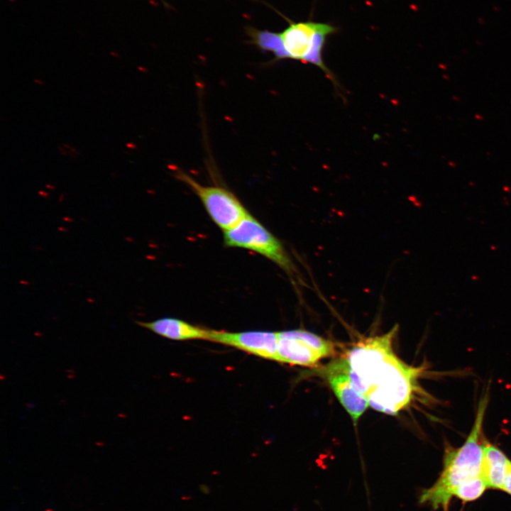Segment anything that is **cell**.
<instances>
[{"label": "cell", "instance_id": "cell-9", "mask_svg": "<svg viewBox=\"0 0 511 511\" xmlns=\"http://www.w3.org/2000/svg\"><path fill=\"white\" fill-rule=\"evenodd\" d=\"M136 323L161 336L172 340H208L209 330L194 326L176 318L164 317L152 322Z\"/></svg>", "mask_w": 511, "mask_h": 511}, {"label": "cell", "instance_id": "cell-17", "mask_svg": "<svg viewBox=\"0 0 511 511\" xmlns=\"http://www.w3.org/2000/svg\"><path fill=\"white\" fill-rule=\"evenodd\" d=\"M109 54L116 58L120 57V55L117 53L116 51H110Z\"/></svg>", "mask_w": 511, "mask_h": 511}, {"label": "cell", "instance_id": "cell-16", "mask_svg": "<svg viewBox=\"0 0 511 511\" xmlns=\"http://www.w3.org/2000/svg\"><path fill=\"white\" fill-rule=\"evenodd\" d=\"M33 82L39 85H43L44 82L42 79L34 78Z\"/></svg>", "mask_w": 511, "mask_h": 511}, {"label": "cell", "instance_id": "cell-15", "mask_svg": "<svg viewBox=\"0 0 511 511\" xmlns=\"http://www.w3.org/2000/svg\"><path fill=\"white\" fill-rule=\"evenodd\" d=\"M126 148H129V149H135V148H136V145L133 143H132V142L127 143L126 144Z\"/></svg>", "mask_w": 511, "mask_h": 511}, {"label": "cell", "instance_id": "cell-18", "mask_svg": "<svg viewBox=\"0 0 511 511\" xmlns=\"http://www.w3.org/2000/svg\"><path fill=\"white\" fill-rule=\"evenodd\" d=\"M9 1H11V2H15V1H16V0H9Z\"/></svg>", "mask_w": 511, "mask_h": 511}, {"label": "cell", "instance_id": "cell-8", "mask_svg": "<svg viewBox=\"0 0 511 511\" xmlns=\"http://www.w3.org/2000/svg\"><path fill=\"white\" fill-rule=\"evenodd\" d=\"M208 340L279 362L278 332L260 331L227 332L209 330Z\"/></svg>", "mask_w": 511, "mask_h": 511}, {"label": "cell", "instance_id": "cell-2", "mask_svg": "<svg viewBox=\"0 0 511 511\" xmlns=\"http://www.w3.org/2000/svg\"><path fill=\"white\" fill-rule=\"evenodd\" d=\"M285 18L288 26L280 32L248 28L251 43L262 51L273 53L276 60L290 59L316 65L336 82L324 62L323 50L327 38L339 28L327 23L310 20L295 22Z\"/></svg>", "mask_w": 511, "mask_h": 511}, {"label": "cell", "instance_id": "cell-4", "mask_svg": "<svg viewBox=\"0 0 511 511\" xmlns=\"http://www.w3.org/2000/svg\"><path fill=\"white\" fill-rule=\"evenodd\" d=\"M224 241L227 246L255 251L286 271L292 269V262L279 240L251 214L224 231Z\"/></svg>", "mask_w": 511, "mask_h": 511}, {"label": "cell", "instance_id": "cell-3", "mask_svg": "<svg viewBox=\"0 0 511 511\" xmlns=\"http://www.w3.org/2000/svg\"><path fill=\"white\" fill-rule=\"evenodd\" d=\"M487 397L480 401L472 429L464 444L457 449H446L442 471L434 485L424 490L419 502L445 511L462 483L482 476L483 444L482 428L487 407Z\"/></svg>", "mask_w": 511, "mask_h": 511}, {"label": "cell", "instance_id": "cell-11", "mask_svg": "<svg viewBox=\"0 0 511 511\" xmlns=\"http://www.w3.org/2000/svg\"><path fill=\"white\" fill-rule=\"evenodd\" d=\"M488 488L485 480L481 476L461 484L456 489L454 496L463 502H471L481 497Z\"/></svg>", "mask_w": 511, "mask_h": 511}, {"label": "cell", "instance_id": "cell-5", "mask_svg": "<svg viewBox=\"0 0 511 511\" xmlns=\"http://www.w3.org/2000/svg\"><path fill=\"white\" fill-rule=\"evenodd\" d=\"M279 362L313 367L322 359L336 354V344L303 329L278 332Z\"/></svg>", "mask_w": 511, "mask_h": 511}, {"label": "cell", "instance_id": "cell-13", "mask_svg": "<svg viewBox=\"0 0 511 511\" xmlns=\"http://www.w3.org/2000/svg\"><path fill=\"white\" fill-rule=\"evenodd\" d=\"M62 145L69 150L68 155L71 156L72 158H76L77 155H80V153L75 148L72 147L70 145L67 143H62Z\"/></svg>", "mask_w": 511, "mask_h": 511}, {"label": "cell", "instance_id": "cell-6", "mask_svg": "<svg viewBox=\"0 0 511 511\" xmlns=\"http://www.w3.org/2000/svg\"><path fill=\"white\" fill-rule=\"evenodd\" d=\"M175 176L200 199L211 219L224 231L249 214L238 198L226 189L202 185L182 170H177Z\"/></svg>", "mask_w": 511, "mask_h": 511}, {"label": "cell", "instance_id": "cell-1", "mask_svg": "<svg viewBox=\"0 0 511 511\" xmlns=\"http://www.w3.org/2000/svg\"><path fill=\"white\" fill-rule=\"evenodd\" d=\"M395 326L388 333L364 339L345 356L356 388L369 406L395 415L412 401L422 368L409 366L394 353Z\"/></svg>", "mask_w": 511, "mask_h": 511}, {"label": "cell", "instance_id": "cell-10", "mask_svg": "<svg viewBox=\"0 0 511 511\" xmlns=\"http://www.w3.org/2000/svg\"><path fill=\"white\" fill-rule=\"evenodd\" d=\"M511 461L498 448L488 442H484L482 476L488 487L502 489Z\"/></svg>", "mask_w": 511, "mask_h": 511}, {"label": "cell", "instance_id": "cell-7", "mask_svg": "<svg viewBox=\"0 0 511 511\" xmlns=\"http://www.w3.org/2000/svg\"><path fill=\"white\" fill-rule=\"evenodd\" d=\"M319 375L329 383L356 426L369 405L353 384L346 356L335 358L319 368Z\"/></svg>", "mask_w": 511, "mask_h": 511}, {"label": "cell", "instance_id": "cell-14", "mask_svg": "<svg viewBox=\"0 0 511 511\" xmlns=\"http://www.w3.org/2000/svg\"><path fill=\"white\" fill-rule=\"evenodd\" d=\"M58 150L60 153L62 155H68V151H67V149L65 148L62 145H58L57 146Z\"/></svg>", "mask_w": 511, "mask_h": 511}, {"label": "cell", "instance_id": "cell-12", "mask_svg": "<svg viewBox=\"0 0 511 511\" xmlns=\"http://www.w3.org/2000/svg\"><path fill=\"white\" fill-rule=\"evenodd\" d=\"M502 490L511 495V466L507 475Z\"/></svg>", "mask_w": 511, "mask_h": 511}]
</instances>
